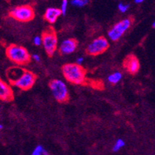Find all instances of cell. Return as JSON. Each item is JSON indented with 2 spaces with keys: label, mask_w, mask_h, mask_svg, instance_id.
Returning a JSON list of instances; mask_svg holds the SVG:
<instances>
[{
  "label": "cell",
  "mask_w": 155,
  "mask_h": 155,
  "mask_svg": "<svg viewBox=\"0 0 155 155\" xmlns=\"http://www.w3.org/2000/svg\"><path fill=\"white\" fill-rule=\"evenodd\" d=\"M134 20V19L133 17H129L115 24L108 32L110 39L112 41H118L121 36L126 32V31L131 26Z\"/></svg>",
  "instance_id": "obj_7"
},
{
  "label": "cell",
  "mask_w": 155,
  "mask_h": 155,
  "mask_svg": "<svg viewBox=\"0 0 155 155\" xmlns=\"http://www.w3.org/2000/svg\"><path fill=\"white\" fill-rule=\"evenodd\" d=\"M49 87L50 88L55 100L60 104H65L70 101V94L67 85L60 80H50L49 83Z\"/></svg>",
  "instance_id": "obj_5"
},
{
  "label": "cell",
  "mask_w": 155,
  "mask_h": 155,
  "mask_svg": "<svg viewBox=\"0 0 155 155\" xmlns=\"http://www.w3.org/2000/svg\"><path fill=\"white\" fill-rule=\"evenodd\" d=\"M62 72L64 78L71 84L84 86L89 84L87 70L78 63H67L63 65Z\"/></svg>",
  "instance_id": "obj_2"
},
{
  "label": "cell",
  "mask_w": 155,
  "mask_h": 155,
  "mask_svg": "<svg viewBox=\"0 0 155 155\" xmlns=\"http://www.w3.org/2000/svg\"><path fill=\"white\" fill-rule=\"evenodd\" d=\"M143 1H144V0H135L134 2L137 4H140V3H142Z\"/></svg>",
  "instance_id": "obj_22"
},
{
  "label": "cell",
  "mask_w": 155,
  "mask_h": 155,
  "mask_svg": "<svg viewBox=\"0 0 155 155\" xmlns=\"http://www.w3.org/2000/svg\"><path fill=\"white\" fill-rule=\"evenodd\" d=\"M152 26H153V28H155V22H153V25H152Z\"/></svg>",
  "instance_id": "obj_24"
},
{
  "label": "cell",
  "mask_w": 155,
  "mask_h": 155,
  "mask_svg": "<svg viewBox=\"0 0 155 155\" xmlns=\"http://www.w3.org/2000/svg\"><path fill=\"white\" fill-rule=\"evenodd\" d=\"M5 55L11 62L19 66L29 64L31 56L26 48L16 44H10L5 49Z\"/></svg>",
  "instance_id": "obj_3"
},
{
  "label": "cell",
  "mask_w": 155,
  "mask_h": 155,
  "mask_svg": "<svg viewBox=\"0 0 155 155\" xmlns=\"http://www.w3.org/2000/svg\"><path fill=\"white\" fill-rule=\"evenodd\" d=\"M43 46L46 54L50 57H53L55 52L57 50L58 38L54 28L50 26L42 32Z\"/></svg>",
  "instance_id": "obj_4"
},
{
  "label": "cell",
  "mask_w": 155,
  "mask_h": 155,
  "mask_svg": "<svg viewBox=\"0 0 155 155\" xmlns=\"http://www.w3.org/2000/svg\"><path fill=\"white\" fill-rule=\"evenodd\" d=\"M88 3V0H72L71 4L73 6L83 7Z\"/></svg>",
  "instance_id": "obj_15"
},
{
  "label": "cell",
  "mask_w": 155,
  "mask_h": 155,
  "mask_svg": "<svg viewBox=\"0 0 155 155\" xmlns=\"http://www.w3.org/2000/svg\"><path fill=\"white\" fill-rule=\"evenodd\" d=\"M44 151L45 149L43 148V147L41 146V145H39V146L36 147V148L33 150L31 155H43Z\"/></svg>",
  "instance_id": "obj_16"
},
{
  "label": "cell",
  "mask_w": 155,
  "mask_h": 155,
  "mask_svg": "<svg viewBox=\"0 0 155 155\" xmlns=\"http://www.w3.org/2000/svg\"><path fill=\"white\" fill-rule=\"evenodd\" d=\"M6 1H10V0H6Z\"/></svg>",
  "instance_id": "obj_26"
},
{
  "label": "cell",
  "mask_w": 155,
  "mask_h": 155,
  "mask_svg": "<svg viewBox=\"0 0 155 155\" xmlns=\"http://www.w3.org/2000/svg\"><path fill=\"white\" fill-rule=\"evenodd\" d=\"M83 62H84V58H83V57H80V58L77 59V63H78V64L81 65L83 63Z\"/></svg>",
  "instance_id": "obj_21"
},
{
  "label": "cell",
  "mask_w": 155,
  "mask_h": 155,
  "mask_svg": "<svg viewBox=\"0 0 155 155\" xmlns=\"http://www.w3.org/2000/svg\"><path fill=\"white\" fill-rule=\"evenodd\" d=\"M0 99L5 102H11L14 101V93L10 86L4 82L3 80H0Z\"/></svg>",
  "instance_id": "obj_11"
},
{
  "label": "cell",
  "mask_w": 155,
  "mask_h": 155,
  "mask_svg": "<svg viewBox=\"0 0 155 155\" xmlns=\"http://www.w3.org/2000/svg\"><path fill=\"white\" fill-rule=\"evenodd\" d=\"M122 64L124 70L131 75H135L140 70V62L134 54H129L126 56Z\"/></svg>",
  "instance_id": "obj_9"
},
{
  "label": "cell",
  "mask_w": 155,
  "mask_h": 155,
  "mask_svg": "<svg viewBox=\"0 0 155 155\" xmlns=\"http://www.w3.org/2000/svg\"><path fill=\"white\" fill-rule=\"evenodd\" d=\"M60 15H63L60 9H57V8H48L44 14V19L48 22L53 24L56 22V20L60 17Z\"/></svg>",
  "instance_id": "obj_12"
},
{
  "label": "cell",
  "mask_w": 155,
  "mask_h": 155,
  "mask_svg": "<svg viewBox=\"0 0 155 155\" xmlns=\"http://www.w3.org/2000/svg\"><path fill=\"white\" fill-rule=\"evenodd\" d=\"M7 77L11 85L22 91H29L33 87L37 76L32 71L19 67H12L6 71Z\"/></svg>",
  "instance_id": "obj_1"
},
{
  "label": "cell",
  "mask_w": 155,
  "mask_h": 155,
  "mask_svg": "<svg viewBox=\"0 0 155 155\" xmlns=\"http://www.w3.org/2000/svg\"><path fill=\"white\" fill-rule=\"evenodd\" d=\"M43 155H50V154H49V153H48V152L46 151V150H45V151H44V153H43Z\"/></svg>",
  "instance_id": "obj_23"
},
{
  "label": "cell",
  "mask_w": 155,
  "mask_h": 155,
  "mask_svg": "<svg viewBox=\"0 0 155 155\" xmlns=\"http://www.w3.org/2000/svg\"><path fill=\"white\" fill-rule=\"evenodd\" d=\"M32 57H33V59H34L35 60H36V62H39L40 61V57H39V56H38V55H33V56H32Z\"/></svg>",
  "instance_id": "obj_20"
},
{
  "label": "cell",
  "mask_w": 155,
  "mask_h": 155,
  "mask_svg": "<svg viewBox=\"0 0 155 155\" xmlns=\"http://www.w3.org/2000/svg\"><path fill=\"white\" fill-rule=\"evenodd\" d=\"M0 129H1V130H2V124L0 125Z\"/></svg>",
  "instance_id": "obj_25"
},
{
  "label": "cell",
  "mask_w": 155,
  "mask_h": 155,
  "mask_svg": "<svg viewBox=\"0 0 155 155\" xmlns=\"http://www.w3.org/2000/svg\"><path fill=\"white\" fill-rule=\"evenodd\" d=\"M67 6H68V1L67 0H63L61 4V9H60L63 15H65V14L67 13Z\"/></svg>",
  "instance_id": "obj_17"
},
{
  "label": "cell",
  "mask_w": 155,
  "mask_h": 155,
  "mask_svg": "<svg viewBox=\"0 0 155 155\" xmlns=\"http://www.w3.org/2000/svg\"><path fill=\"white\" fill-rule=\"evenodd\" d=\"M121 78H122V74L120 72H116V73H113L108 77V80L110 84H117L120 82Z\"/></svg>",
  "instance_id": "obj_13"
},
{
  "label": "cell",
  "mask_w": 155,
  "mask_h": 155,
  "mask_svg": "<svg viewBox=\"0 0 155 155\" xmlns=\"http://www.w3.org/2000/svg\"><path fill=\"white\" fill-rule=\"evenodd\" d=\"M109 46L107 39L104 36H100L89 44L86 49V53L91 56H99L107 51Z\"/></svg>",
  "instance_id": "obj_8"
},
{
  "label": "cell",
  "mask_w": 155,
  "mask_h": 155,
  "mask_svg": "<svg viewBox=\"0 0 155 155\" xmlns=\"http://www.w3.org/2000/svg\"><path fill=\"white\" fill-rule=\"evenodd\" d=\"M33 42H34V44L36 45V46H40L41 44H43V40H42V37H39V36H36V37L34 38V40H33Z\"/></svg>",
  "instance_id": "obj_19"
},
{
  "label": "cell",
  "mask_w": 155,
  "mask_h": 155,
  "mask_svg": "<svg viewBox=\"0 0 155 155\" xmlns=\"http://www.w3.org/2000/svg\"><path fill=\"white\" fill-rule=\"evenodd\" d=\"M9 15L15 20L22 22H27L34 19L35 12L32 6L29 5H24L12 9Z\"/></svg>",
  "instance_id": "obj_6"
},
{
  "label": "cell",
  "mask_w": 155,
  "mask_h": 155,
  "mask_svg": "<svg viewBox=\"0 0 155 155\" xmlns=\"http://www.w3.org/2000/svg\"><path fill=\"white\" fill-rule=\"evenodd\" d=\"M78 46V41L76 39H67L60 45L59 48V53L60 55H68L73 53L77 50Z\"/></svg>",
  "instance_id": "obj_10"
},
{
  "label": "cell",
  "mask_w": 155,
  "mask_h": 155,
  "mask_svg": "<svg viewBox=\"0 0 155 155\" xmlns=\"http://www.w3.org/2000/svg\"><path fill=\"white\" fill-rule=\"evenodd\" d=\"M118 9H119V10L121 12H126L127 10L129 9V5H126V4H124L122 2H120L118 5Z\"/></svg>",
  "instance_id": "obj_18"
},
{
  "label": "cell",
  "mask_w": 155,
  "mask_h": 155,
  "mask_svg": "<svg viewBox=\"0 0 155 155\" xmlns=\"http://www.w3.org/2000/svg\"><path fill=\"white\" fill-rule=\"evenodd\" d=\"M125 145L124 140H122V139H118L116 141L115 144H114V147H113V151L114 152H117L118 150H120L122 147H124Z\"/></svg>",
  "instance_id": "obj_14"
}]
</instances>
